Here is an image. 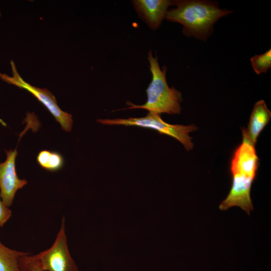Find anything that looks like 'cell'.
Here are the masks:
<instances>
[{
  "mask_svg": "<svg viewBox=\"0 0 271 271\" xmlns=\"http://www.w3.org/2000/svg\"><path fill=\"white\" fill-rule=\"evenodd\" d=\"M241 129L242 141L234 151L230 161L231 187L219 208L225 211L232 207L237 206L249 215L250 212L253 210L250 190L257 174L258 158L255 146L250 141L245 128H241Z\"/></svg>",
  "mask_w": 271,
  "mask_h": 271,
  "instance_id": "1",
  "label": "cell"
},
{
  "mask_svg": "<svg viewBox=\"0 0 271 271\" xmlns=\"http://www.w3.org/2000/svg\"><path fill=\"white\" fill-rule=\"evenodd\" d=\"M27 253L11 249L0 240V271H20L19 258Z\"/></svg>",
  "mask_w": 271,
  "mask_h": 271,
  "instance_id": "10",
  "label": "cell"
},
{
  "mask_svg": "<svg viewBox=\"0 0 271 271\" xmlns=\"http://www.w3.org/2000/svg\"><path fill=\"white\" fill-rule=\"evenodd\" d=\"M139 17L152 30H156L165 18L168 8L174 5L175 1L134 0L132 1Z\"/></svg>",
  "mask_w": 271,
  "mask_h": 271,
  "instance_id": "8",
  "label": "cell"
},
{
  "mask_svg": "<svg viewBox=\"0 0 271 271\" xmlns=\"http://www.w3.org/2000/svg\"><path fill=\"white\" fill-rule=\"evenodd\" d=\"M1 16H2V14H1V11H0V17H1Z\"/></svg>",
  "mask_w": 271,
  "mask_h": 271,
  "instance_id": "15",
  "label": "cell"
},
{
  "mask_svg": "<svg viewBox=\"0 0 271 271\" xmlns=\"http://www.w3.org/2000/svg\"><path fill=\"white\" fill-rule=\"evenodd\" d=\"M35 255L45 271H78L77 265L68 249L64 216L62 218L60 229L52 245Z\"/></svg>",
  "mask_w": 271,
  "mask_h": 271,
  "instance_id": "6",
  "label": "cell"
},
{
  "mask_svg": "<svg viewBox=\"0 0 271 271\" xmlns=\"http://www.w3.org/2000/svg\"><path fill=\"white\" fill-rule=\"evenodd\" d=\"M12 216V211L0 198V227L4 226Z\"/></svg>",
  "mask_w": 271,
  "mask_h": 271,
  "instance_id": "14",
  "label": "cell"
},
{
  "mask_svg": "<svg viewBox=\"0 0 271 271\" xmlns=\"http://www.w3.org/2000/svg\"><path fill=\"white\" fill-rule=\"evenodd\" d=\"M177 7L167 11L165 18L183 26V33L205 40L213 31L214 24L220 18L233 12L220 9L217 3L206 1H175Z\"/></svg>",
  "mask_w": 271,
  "mask_h": 271,
  "instance_id": "2",
  "label": "cell"
},
{
  "mask_svg": "<svg viewBox=\"0 0 271 271\" xmlns=\"http://www.w3.org/2000/svg\"><path fill=\"white\" fill-rule=\"evenodd\" d=\"M271 112L263 100L256 102L252 109L249 123L245 130L251 143L255 146L258 137L268 123Z\"/></svg>",
  "mask_w": 271,
  "mask_h": 271,
  "instance_id": "9",
  "label": "cell"
},
{
  "mask_svg": "<svg viewBox=\"0 0 271 271\" xmlns=\"http://www.w3.org/2000/svg\"><path fill=\"white\" fill-rule=\"evenodd\" d=\"M147 59L152 75V81L146 89L147 100L140 105L128 102L129 107L124 109L142 108L160 115L163 113L179 114L183 101L182 94L174 87H169L166 78V67L161 69L157 57H153L151 51L149 52Z\"/></svg>",
  "mask_w": 271,
  "mask_h": 271,
  "instance_id": "3",
  "label": "cell"
},
{
  "mask_svg": "<svg viewBox=\"0 0 271 271\" xmlns=\"http://www.w3.org/2000/svg\"><path fill=\"white\" fill-rule=\"evenodd\" d=\"M97 121L106 125H123L136 126L154 129L160 134H164L175 138L179 141L185 149L189 151L194 145L189 133L196 131L198 128L194 124L184 125L172 124L164 121L160 114L149 112L145 117H129L126 119H98Z\"/></svg>",
  "mask_w": 271,
  "mask_h": 271,
  "instance_id": "4",
  "label": "cell"
},
{
  "mask_svg": "<svg viewBox=\"0 0 271 271\" xmlns=\"http://www.w3.org/2000/svg\"><path fill=\"white\" fill-rule=\"evenodd\" d=\"M251 64L258 74L266 73L271 67V49L260 55H255L250 58Z\"/></svg>",
  "mask_w": 271,
  "mask_h": 271,
  "instance_id": "12",
  "label": "cell"
},
{
  "mask_svg": "<svg viewBox=\"0 0 271 271\" xmlns=\"http://www.w3.org/2000/svg\"><path fill=\"white\" fill-rule=\"evenodd\" d=\"M18 265L20 271H45L35 255H30L29 253L19 258Z\"/></svg>",
  "mask_w": 271,
  "mask_h": 271,
  "instance_id": "13",
  "label": "cell"
},
{
  "mask_svg": "<svg viewBox=\"0 0 271 271\" xmlns=\"http://www.w3.org/2000/svg\"><path fill=\"white\" fill-rule=\"evenodd\" d=\"M37 161L42 168L51 172L60 170L64 164V159L61 154L48 150H43L39 152L37 157Z\"/></svg>",
  "mask_w": 271,
  "mask_h": 271,
  "instance_id": "11",
  "label": "cell"
},
{
  "mask_svg": "<svg viewBox=\"0 0 271 271\" xmlns=\"http://www.w3.org/2000/svg\"><path fill=\"white\" fill-rule=\"evenodd\" d=\"M13 76L0 72V79L11 84L14 85L21 89H24L32 94L42 103L53 115L62 128L66 131H70L72 129L73 119L72 115L62 110L57 104L54 95L46 88H41L31 85L26 82L19 74L13 60L11 61Z\"/></svg>",
  "mask_w": 271,
  "mask_h": 271,
  "instance_id": "5",
  "label": "cell"
},
{
  "mask_svg": "<svg viewBox=\"0 0 271 271\" xmlns=\"http://www.w3.org/2000/svg\"><path fill=\"white\" fill-rule=\"evenodd\" d=\"M6 153L5 161L0 163V198L4 204L10 207L17 191L28 182L25 179H20L16 172L17 148L14 150H6Z\"/></svg>",
  "mask_w": 271,
  "mask_h": 271,
  "instance_id": "7",
  "label": "cell"
}]
</instances>
